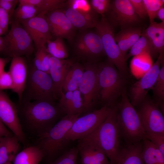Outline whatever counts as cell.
<instances>
[{
    "mask_svg": "<svg viewBox=\"0 0 164 164\" xmlns=\"http://www.w3.org/2000/svg\"><path fill=\"white\" fill-rule=\"evenodd\" d=\"M14 134L9 131L0 120V137L10 136Z\"/></svg>",
    "mask_w": 164,
    "mask_h": 164,
    "instance_id": "cell-45",
    "label": "cell"
},
{
    "mask_svg": "<svg viewBox=\"0 0 164 164\" xmlns=\"http://www.w3.org/2000/svg\"><path fill=\"white\" fill-rule=\"evenodd\" d=\"M2 138V137H0V142H1Z\"/></svg>",
    "mask_w": 164,
    "mask_h": 164,
    "instance_id": "cell-51",
    "label": "cell"
},
{
    "mask_svg": "<svg viewBox=\"0 0 164 164\" xmlns=\"http://www.w3.org/2000/svg\"><path fill=\"white\" fill-rule=\"evenodd\" d=\"M0 120L20 142L25 143L26 137L20 123L17 106L2 91H0Z\"/></svg>",
    "mask_w": 164,
    "mask_h": 164,
    "instance_id": "cell-13",
    "label": "cell"
},
{
    "mask_svg": "<svg viewBox=\"0 0 164 164\" xmlns=\"http://www.w3.org/2000/svg\"><path fill=\"white\" fill-rule=\"evenodd\" d=\"M142 141L123 145L119 152L117 164H143L141 156Z\"/></svg>",
    "mask_w": 164,
    "mask_h": 164,
    "instance_id": "cell-24",
    "label": "cell"
},
{
    "mask_svg": "<svg viewBox=\"0 0 164 164\" xmlns=\"http://www.w3.org/2000/svg\"><path fill=\"white\" fill-rule=\"evenodd\" d=\"M105 13V17L113 27L118 26L124 29L133 27L140 21L129 0L111 1Z\"/></svg>",
    "mask_w": 164,
    "mask_h": 164,
    "instance_id": "cell-11",
    "label": "cell"
},
{
    "mask_svg": "<svg viewBox=\"0 0 164 164\" xmlns=\"http://www.w3.org/2000/svg\"><path fill=\"white\" fill-rule=\"evenodd\" d=\"M13 88V82L9 72L4 71L0 74V91L12 90Z\"/></svg>",
    "mask_w": 164,
    "mask_h": 164,
    "instance_id": "cell-41",
    "label": "cell"
},
{
    "mask_svg": "<svg viewBox=\"0 0 164 164\" xmlns=\"http://www.w3.org/2000/svg\"><path fill=\"white\" fill-rule=\"evenodd\" d=\"M78 154L77 147H73L49 164H77Z\"/></svg>",
    "mask_w": 164,
    "mask_h": 164,
    "instance_id": "cell-35",
    "label": "cell"
},
{
    "mask_svg": "<svg viewBox=\"0 0 164 164\" xmlns=\"http://www.w3.org/2000/svg\"><path fill=\"white\" fill-rule=\"evenodd\" d=\"M144 53H148L151 56L156 55L149 41L142 33L139 39L131 48L129 53L126 54L125 60L126 61L131 56Z\"/></svg>",
    "mask_w": 164,
    "mask_h": 164,
    "instance_id": "cell-30",
    "label": "cell"
},
{
    "mask_svg": "<svg viewBox=\"0 0 164 164\" xmlns=\"http://www.w3.org/2000/svg\"><path fill=\"white\" fill-rule=\"evenodd\" d=\"M141 28L133 27L123 29L115 35V40L125 57L126 53L142 35Z\"/></svg>",
    "mask_w": 164,
    "mask_h": 164,
    "instance_id": "cell-23",
    "label": "cell"
},
{
    "mask_svg": "<svg viewBox=\"0 0 164 164\" xmlns=\"http://www.w3.org/2000/svg\"><path fill=\"white\" fill-rule=\"evenodd\" d=\"M138 106L136 111L145 133L164 134V118L158 104L146 97Z\"/></svg>",
    "mask_w": 164,
    "mask_h": 164,
    "instance_id": "cell-12",
    "label": "cell"
},
{
    "mask_svg": "<svg viewBox=\"0 0 164 164\" xmlns=\"http://www.w3.org/2000/svg\"><path fill=\"white\" fill-rule=\"evenodd\" d=\"M46 14L41 13L30 19L19 22L29 35L37 49L45 46L52 37Z\"/></svg>",
    "mask_w": 164,
    "mask_h": 164,
    "instance_id": "cell-16",
    "label": "cell"
},
{
    "mask_svg": "<svg viewBox=\"0 0 164 164\" xmlns=\"http://www.w3.org/2000/svg\"><path fill=\"white\" fill-rule=\"evenodd\" d=\"M49 62V74L53 83L54 96L56 100H59L64 94L63 87L65 77L73 63L69 60L59 59L51 56Z\"/></svg>",
    "mask_w": 164,
    "mask_h": 164,
    "instance_id": "cell-19",
    "label": "cell"
},
{
    "mask_svg": "<svg viewBox=\"0 0 164 164\" xmlns=\"http://www.w3.org/2000/svg\"><path fill=\"white\" fill-rule=\"evenodd\" d=\"M163 55H159L156 62L130 89L131 103L134 107L140 104L146 97L149 90L154 85L159 73Z\"/></svg>",
    "mask_w": 164,
    "mask_h": 164,
    "instance_id": "cell-14",
    "label": "cell"
},
{
    "mask_svg": "<svg viewBox=\"0 0 164 164\" xmlns=\"http://www.w3.org/2000/svg\"><path fill=\"white\" fill-rule=\"evenodd\" d=\"M59 104L66 115H74L84 112L81 93L78 89L62 95Z\"/></svg>",
    "mask_w": 164,
    "mask_h": 164,
    "instance_id": "cell-21",
    "label": "cell"
},
{
    "mask_svg": "<svg viewBox=\"0 0 164 164\" xmlns=\"http://www.w3.org/2000/svg\"><path fill=\"white\" fill-rule=\"evenodd\" d=\"M18 2V0H0V8L8 13L10 19L12 17L15 6Z\"/></svg>",
    "mask_w": 164,
    "mask_h": 164,
    "instance_id": "cell-43",
    "label": "cell"
},
{
    "mask_svg": "<svg viewBox=\"0 0 164 164\" xmlns=\"http://www.w3.org/2000/svg\"><path fill=\"white\" fill-rule=\"evenodd\" d=\"M84 69V67L79 63L72 64L65 77L63 91L66 93L78 89V84L83 75Z\"/></svg>",
    "mask_w": 164,
    "mask_h": 164,
    "instance_id": "cell-28",
    "label": "cell"
},
{
    "mask_svg": "<svg viewBox=\"0 0 164 164\" xmlns=\"http://www.w3.org/2000/svg\"><path fill=\"white\" fill-rule=\"evenodd\" d=\"M161 67L160 68L159 75L151 89L160 101H163L164 99V59L161 63Z\"/></svg>",
    "mask_w": 164,
    "mask_h": 164,
    "instance_id": "cell-37",
    "label": "cell"
},
{
    "mask_svg": "<svg viewBox=\"0 0 164 164\" xmlns=\"http://www.w3.org/2000/svg\"><path fill=\"white\" fill-rule=\"evenodd\" d=\"M52 36L71 41L75 34V28L63 10L55 9L46 14Z\"/></svg>",
    "mask_w": 164,
    "mask_h": 164,
    "instance_id": "cell-18",
    "label": "cell"
},
{
    "mask_svg": "<svg viewBox=\"0 0 164 164\" xmlns=\"http://www.w3.org/2000/svg\"><path fill=\"white\" fill-rule=\"evenodd\" d=\"M142 33L149 41L156 55H163L164 22L157 23L154 22L150 23Z\"/></svg>",
    "mask_w": 164,
    "mask_h": 164,
    "instance_id": "cell-22",
    "label": "cell"
},
{
    "mask_svg": "<svg viewBox=\"0 0 164 164\" xmlns=\"http://www.w3.org/2000/svg\"><path fill=\"white\" fill-rule=\"evenodd\" d=\"M75 47L78 55L91 60L105 53L101 37L96 32L81 33L76 40Z\"/></svg>",
    "mask_w": 164,
    "mask_h": 164,
    "instance_id": "cell-15",
    "label": "cell"
},
{
    "mask_svg": "<svg viewBox=\"0 0 164 164\" xmlns=\"http://www.w3.org/2000/svg\"><path fill=\"white\" fill-rule=\"evenodd\" d=\"M98 75L99 98L112 107L126 89V78L109 60L98 67Z\"/></svg>",
    "mask_w": 164,
    "mask_h": 164,
    "instance_id": "cell-5",
    "label": "cell"
},
{
    "mask_svg": "<svg viewBox=\"0 0 164 164\" xmlns=\"http://www.w3.org/2000/svg\"><path fill=\"white\" fill-rule=\"evenodd\" d=\"M111 107L104 105L81 117H78L67 132L66 138L74 141L84 138L95 131L105 120Z\"/></svg>",
    "mask_w": 164,
    "mask_h": 164,
    "instance_id": "cell-9",
    "label": "cell"
},
{
    "mask_svg": "<svg viewBox=\"0 0 164 164\" xmlns=\"http://www.w3.org/2000/svg\"><path fill=\"white\" fill-rule=\"evenodd\" d=\"M110 164H111V163H110Z\"/></svg>",
    "mask_w": 164,
    "mask_h": 164,
    "instance_id": "cell-52",
    "label": "cell"
},
{
    "mask_svg": "<svg viewBox=\"0 0 164 164\" xmlns=\"http://www.w3.org/2000/svg\"><path fill=\"white\" fill-rule=\"evenodd\" d=\"M116 105L117 124L121 138L125 144H134L145 138V132L136 110L129 101L126 89Z\"/></svg>",
    "mask_w": 164,
    "mask_h": 164,
    "instance_id": "cell-3",
    "label": "cell"
},
{
    "mask_svg": "<svg viewBox=\"0 0 164 164\" xmlns=\"http://www.w3.org/2000/svg\"><path fill=\"white\" fill-rule=\"evenodd\" d=\"M4 164H12V162H8Z\"/></svg>",
    "mask_w": 164,
    "mask_h": 164,
    "instance_id": "cell-50",
    "label": "cell"
},
{
    "mask_svg": "<svg viewBox=\"0 0 164 164\" xmlns=\"http://www.w3.org/2000/svg\"><path fill=\"white\" fill-rule=\"evenodd\" d=\"M10 19L8 13L5 10L0 8V27L4 33L8 30Z\"/></svg>",
    "mask_w": 164,
    "mask_h": 164,
    "instance_id": "cell-44",
    "label": "cell"
},
{
    "mask_svg": "<svg viewBox=\"0 0 164 164\" xmlns=\"http://www.w3.org/2000/svg\"><path fill=\"white\" fill-rule=\"evenodd\" d=\"M63 0H19V4L31 5L38 8L41 13L46 14L52 10L60 9L66 5Z\"/></svg>",
    "mask_w": 164,
    "mask_h": 164,
    "instance_id": "cell-29",
    "label": "cell"
},
{
    "mask_svg": "<svg viewBox=\"0 0 164 164\" xmlns=\"http://www.w3.org/2000/svg\"><path fill=\"white\" fill-rule=\"evenodd\" d=\"M158 17L162 22H164V7L162 6L158 11L156 13V17Z\"/></svg>",
    "mask_w": 164,
    "mask_h": 164,
    "instance_id": "cell-46",
    "label": "cell"
},
{
    "mask_svg": "<svg viewBox=\"0 0 164 164\" xmlns=\"http://www.w3.org/2000/svg\"><path fill=\"white\" fill-rule=\"evenodd\" d=\"M56 100L50 74L36 69L33 66L28 67L26 85L19 104L33 101Z\"/></svg>",
    "mask_w": 164,
    "mask_h": 164,
    "instance_id": "cell-6",
    "label": "cell"
},
{
    "mask_svg": "<svg viewBox=\"0 0 164 164\" xmlns=\"http://www.w3.org/2000/svg\"><path fill=\"white\" fill-rule=\"evenodd\" d=\"M96 32L100 36L105 53L119 73L126 78L128 72L125 57L115 39L113 27L104 15L96 23Z\"/></svg>",
    "mask_w": 164,
    "mask_h": 164,
    "instance_id": "cell-7",
    "label": "cell"
},
{
    "mask_svg": "<svg viewBox=\"0 0 164 164\" xmlns=\"http://www.w3.org/2000/svg\"><path fill=\"white\" fill-rule=\"evenodd\" d=\"M84 71L78 85L83 96L84 112L90 111L96 104L99 96L98 67L91 63L84 67Z\"/></svg>",
    "mask_w": 164,
    "mask_h": 164,
    "instance_id": "cell-10",
    "label": "cell"
},
{
    "mask_svg": "<svg viewBox=\"0 0 164 164\" xmlns=\"http://www.w3.org/2000/svg\"><path fill=\"white\" fill-rule=\"evenodd\" d=\"M65 5L67 7L75 9L82 14L95 12L88 0H69L66 2Z\"/></svg>",
    "mask_w": 164,
    "mask_h": 164,
    "instance_id": "cell-38",
    "label": "cell"
},
{
    "mask_svg": "<svg viewBox=\"0 0 164 164\" xmlns=\"http://www.w3.org/2000/svg\"><path fill=\"white\" fill-rule=\"evenodd\" d=\"M150 23L153 22L156 13L161 7L164 5L163 0H142Z\"/></svg>",
    "mask_w": 164,
    "mask_h": 164,
    "instance_id": "cell-36",
    "label": "cell"
},
{
    "mask_svg": "<svg viewBox=\"0 0 164 164\" xmlns=\"http://www.w3.org/2000/svg\"><path fill=\"white\" fill-rule=\"evenodd\" d=\"M3 46V38L0 36V52L2 50Z\"/></svg>",
    "mask_w": 164,
    "mask_h": 164,
    "instance_id": "cell-48",
    "label": "cell"
},
{
    "mask_svg": "<svg viewBox=\"0 0 164 164\" xmlns=\"http://www.w3.org/2000/svg\"><path fill=\"white\" fill-rule=\"evenodd\" d=\"M78 140L76 147L82 164H110V161L97 143L93 132Z\"/></svg>",
    "mask_w": 164,
    "mask_h": 164,
    "instance_id": "cell-17",
    "label": "cell"
},
{
    "mask_svg": "<svg viewBox=\"0 0 164 164\" xmlns=\"http://www.w3.org/2000/svg\"><path fill=\"white\" fill-rule=\"evenodd\" d=\"M117 116V108L115 105L111 107L105 120L93 132L97 143L112 164H117L123 146L118 127Z\"/></svg>",
    "mask_w": 164,
    "mask_h": 164,
    "instance_id": "cell-4",
    "label": "cell"
},
{
    "mask_svg": "<svg viewBox=\"0 0 164 164\" xmlns=\"http://www.w3.org/2000/svg\"><path fill=\"white\" fill-rule=\"evenodd\" d=\"M40 13L39 9L33 6L19 3L14 10L12 17L13 19L19 22L31 19Z\"/></svg>",
    "mask_w": 164,
    "mask_h": 164,
    "instance_id": "cell-31",
    "label": "cell"
},
{
    "mask_svg": "<svg viewBox=\"0 0 164 164\" xmlns=\"http://www.w3.org/2000/svg\"><path fill=\"white\" fill-rule=\"evenodd\" d=\"M44 158L42 151L36 145L28 147L19 152L12 162L13 164H39Z\"/></svg>",
    "mask_w": 164,
    "mask_h": 164,
    "instance_id": "cell-26",
    "label": "cell"
},
{
    "mask_svg": "<svg viewBox=\"0 0 164 164\" xmlns=\"http://www.w3.org/2000/svg\"><path fill=\"white\" fill-rule=\"evenodd\" d=\"M28 70L26 61L23 57L12 58L9 72L13 82L12 90L17 94L19 103L21 101L26 85Z\"/></svg>",
    "mask_w": 164,
    "mask_h": 164,
    "instance_id": "cell-20",
    "label": "cell"
},
{
    "mask_svg": "<svg viewBox=\"0 0 164 164\" xmlns=\"http://www.w3.org/2000/svg\"><path fill=\"white\" fill-rule=\"evenodd\" d=\"M111 1L109 0H91L89 3L92 9L97 13L102 15L108 11Z\"/></svg>",
    "mask_w": 164,
    "mask_h": 164,
    "instance_id": "cell-40",
    "label": "cell"
},
{
    "mask_svg": "<svg viewBox=\"0 0 164 164\" xmlns=\"http://www.w3.org/2000/svg\"><path fill=\"white\" fill-rule=\"evenodd\" d=\"M22 127L38 138L47 132L66 114L56 101H37L17 106Z\"/></svg>",
    "mask_w": 164,
    "mask_h": 164,
    "instance_id": "cell-1",
    "label": "cell"
},
{
    "mask_svg": "<svg viewBox=\"0 0 164 164\" xmlns=\"http://www.w3.org/2000/svg\"><path fill=\"white\" fill-rule=\"evenodd\" d=\"M46 43L47 51L52 56L59 59H64L68 56L67 50L62 39L56 38L54 40L48 41Z\"/></svg>",
    "mask_w": 164,
    "mask_h": 164,
    "instance_id": "cell-33",
    "label": "cell"
},
{
    "mask_svg": "<svg viewBox=\"0 0 164 164\" xmlns=\"http://www.w3.org/2000/svg\"><path fill=\"white\" fill-rule=\"evenodd\" d=\"M80 115H65L47 132L37 138L36 145L42 151L48 164L70 149V141L66 135Z\"/></svg>",
    "mask_w": 164,
    "mask_h": 164,
    "instance_id": "cell-2",
    "label": "cell"
},
{
    "mask_svg": "<svg viewBox=\"0 0 164 164\" xmlns=\"http://www.w3.org/2000/svg\"><path fill=\"white\" fill-rule=\"evenodd\" d=\"M145 138L150 140L164 155V134L145 133Z\"/></svg>",
    "mask_w": 164,
    "mask_h": 164,
    "instance_id": "cell-39",
    "label": "cell"
},
{
    "mask_svg": "<svg viewBox=\"0 0 164 164\" xmlns=\"http://www.w3.org/2000/svg\"><path fill=\"white\" fill-rule=\"evenodd\" d=\"M7 62V59L0 57V74L5 71V67Z\"/></svg>",
    "mask_w": 164,
    "mask_h": 164,
    "instance_id": "cell-47",
    "label": "cell"
},
{
    "mask_svg": "<svg viewBox=\"0 0 164 164\" xmlns=\"http://www.w3.org/2000/svg\"><path fill=\"white\" fill-rule=\"evenodd\" d=\"M50 56L45 46L37 49L33 59V66L38 70L49 74V60Z\"/></svg>",
    "mask_w": 164,
    "mask_h": 164,
    "instance_id": "cell-34",
    "label": "cell"
},
{
    "mask_svg": "<svg viewBox=\"0 0 164 164\" xmlns=\"http://www.w3.org/2000/svg\"><path fill=\"white\" fill-rule=\"evenodd\" d=\"M135 13L140 19L147 16L142 0H129Z\"/></svg>",
    "mask_w": 164,
    "mask_h": 164,
    "instance_id": "cell-42",
    "label": "cell"
},
{
    "mask_svg": "<svg viewBox=\"0 0 164 164\" xmlns=\"http://www.w3.org/2000/svg\"><path fill=\"white\" fill-rule=\"evenodd\" d=\"M63 11L75 29L84 30L94 27L86 20L83 15L77 10L67 7L65 10Z\"/></svg>",
    "mask_w": 164,
    "mask_h": 164,
    "instance_id": "cell-32",
    "label": "cell"
},
{
    "mask_svg": "<svg viewBox=\"0 0 164 164\" xmlns=\"http://www.w3.org/2000/svg\"><path fill=\"white\" fill-rule=\"evenodd\" d=\"M3 34H4L3 32L1 27H0V36L1 35H2Z\"/></svg>",
    "mask_w": 164,
    "mask_h": 164,
    "instance_id": "cell-49",
    "label": "cell"
},
{
    "mask_svg": "<svg viewBox=\"0 0 164 164\" xmlns=\"http://www.w3.org/2000/svg\"><path fill=\"white\" fill-rule=\"evenodd\" d=\"M141 156L143 164H164V155L149 140H142Z\"/></svg>",
    "mask_w": 164,
    "mask_h": 164,
    "instance_id": "cell-27",
    "label": "cell"
},
{
    "mask_svg": "<svg viewBox=\"0 0 164 164\" xmlns=\"http://www.w3.org/2000/svg\"><path fill=\"white\" fill-rule=\"evenodd\" d=\"M20 141L14 135L2 138L0 144V164L12 161L19 152Z\"/></svg>",
    "mask_w": 164,
    "mask_h": 164,
    "instance_id": "cell-25",
    "label": "cell"
},
{
    "mask_svg": "<svg viewBox=\"0 0 164 164\" xmlns=\"http://www.w3.org/2000/svg\"><path fill=\"white\" fill-rule=\"evenodd\" d=\"M3 38V46L2 51L12 58L28 56L34 51L33 43L31 37L17 20H12L10 30Z\"/></svg>",
    "mask_w": 164,
    "mask_h": 164,
    "instance_id": "cell-8",
    "label": "cell"
}]
</instances>
